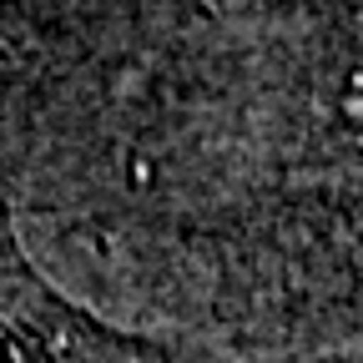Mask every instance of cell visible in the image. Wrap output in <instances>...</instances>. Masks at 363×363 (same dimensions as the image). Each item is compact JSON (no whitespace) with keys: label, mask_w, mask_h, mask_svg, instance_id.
<instances>
[{"label":"cell","mask_w":363,"mask_h":363,"mask_svg":"<svg viewBox=\"0 0 363 363\" xmlns=\"http://www.w3.org/2000/svg\"><path fill=\"white\" fill-rule=\"evenodd\" d=\"M343 116L348 121H363V91H348V96H343Z\"/></svg>","instance_id":"1"}]
</instances>
